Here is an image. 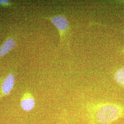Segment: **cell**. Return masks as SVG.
I'll return each mask as SVG.
<instances>
[{"label": "cell", "instance_id": "6da1fadb", "mask_svg": "<svg viewBox=\"0 0 124 124\" xmlns=\"http://www.w3.org/2000/svg\"><path fill=\"white\" fill-rule=\"evenodd\" d=\"M89 124H111L124 117V106L114 102H88L85 106Z\"/></svg>", "mask_w": 124, "mask_h": 124}, {"label": "cell", "instance_id": "277c9868", "mask_svg": "<svg viewBox=\"0 0 124 124\" xmlns=\"http://www.w3.org/2000/svg\"><path fill=\"white\" fill-rule=\"evenodd\" d=\"M36 101L33 96L30 93H24L20 101V106L23 110L30 112L34 109Z\"/></svg>", "mask_w": 124, "mask_h": 124}, {"label": "cell", "instance_id": "5b68a950", "mask_svg": "<svg viewBox=\"0 0 124 124\" xmlns=\"http://www.w3.org/2000/svg\"><path fill=\"white\" fill-rule=\"evenodd\" d=\"M16 44V41L13 38L6 40L0 48V57H3L13 49Z\"/></svg>", "mask_w": 124, "mask_h": 124}, {"label": "cell", "instance_id": "3957f363", "mask_svg": "<svg viewBox=\"0 0 124 124\" xmlns=\"http://www.w3.org/2000/svg\"><path fill=\"white\" fill-rule=\"evenodd\" d=\"M15 81V75L10 73L3 80L0 87V98L8 95L13 88Z\"/></svg>", "mask_w": 124, "mask_h": 124}, {"label": "cell", "instance_id": "ba28073f", "mask_svg": "<svg viewBox=\"0 0 124 124\" xmlns=\"http://www.w3.org/2000/svg\"><path fill=\"white\" fill-rule=\"evenodd\" d=\"M122 53H124V49H123V51H122Z\"/></svg>", "mask_w": 124, "mask_h": 124}, {"label": "cell", "instance_id": "7a4b0ae2", "mask_svg": "<svg viewBox=\"0 0 124 124\" xmlns=\"http://www.w3.org/2000/svg\"><path fill=\"white\" fill-rule=\"evenodd\" d=\"M45 18L50 21L58 29L60 36V43H62L65 40H66L70 31V23L67 18L61 14Z\"/></svg>", "mask_w": 124, "mask_h": 124}, {"label": "cell", "instance_id": "8992f818", "mask_svg": "<svg viewBox=\"0 0 124 124\" xmlns=\"http://www.w3.org/2000/svg\"><path fill=\"white\" fill-rule=\"evenodd\" d=\"M114 78L118 84L124 87V67L116 71L114 75Z\"/></svg>", "mask_w": 124, "mask_h": 124}, {"label": "cell", "instance_id": "52a82bcc", "mask_svg": "<svg viewBox=\"0 0 124 124\" xmlns=\"http://www.w3.org/2000/svg\"><path fill=\"white\" fill-rule=\"evenodd\" d=\"M8 0H0V6H8L9 4Z\"/></svg>", "mask_w": 124, "mask_h": 124}]
</instances>
